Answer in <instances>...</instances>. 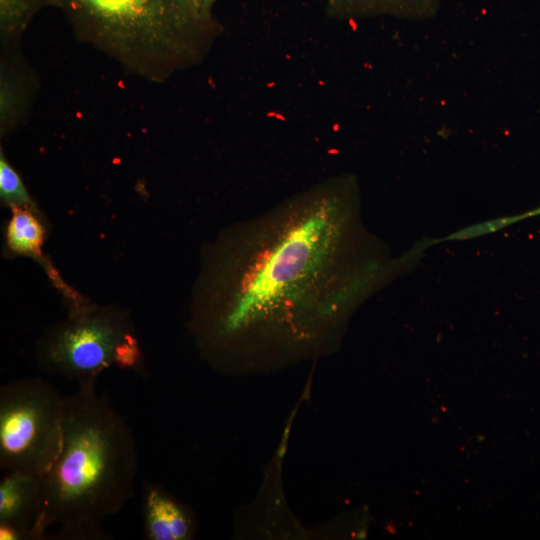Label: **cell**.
Instances as JSON below:
<instances>
[{"label": "cell", "instance_id": "obj_1", "mask_svg": "<svg viewBox=\"0 0 540 540\" xmlns=\"http://www.w3.org/2000/svg\"><path fill=\"white\" fill-rule=\"evenodd\" d=\"M344 182L306 191L219 239L204 259L191 330L223 366L251 327L327 321L359 296L378 268L342 277L351 206Z\"/></svg>", "mask_w": 540, "mask_h": 540}, {"label": "cell", "instance_id": "obj_2", "mask_svg": "<svg viewBox=\"0 0 540 540\" xmlns=\"http://www.w3.org/2000/svg\"><path fill=\"white\" fill-rule=\"evenodd\" d=\"M138 472L132 431L95 384L78 386L64 397L60 452L41 476V504L35 540L50 526L58 540H102L103 522L134 494Z\"/></svg>", "mask_w": 540, "mask_h": 540}, {"label": "cell", "instance_id": "obj_3", "mask_svg": "<svg viewBox=\"0 0 540 540\" xmlns=\"http://www.w3.org/2000/svg\"><path fill=\"white\" fill-rule=\"evenodd\" d=\"M75 36L152 83L201 63L222 26L196 0H52Z\"/></svg>", "mask_w": 540, "mask_h": 540}, {"label": "cell", "instance_id": "obj_4", "mask_svg": "<svg viewBox=\"0 0 540 540\" xmlns=\"http://www.w3.org/2000/svg\"><path fill=\"white\" fill-rule=\"evenodd\" d=\"M39 369L52 376L95 384L106 369L144 373L143 356L129 314L117 307L90 306L47 329L36 344Z\"/></svg>", "mask_w": 540, "mask_h": 540}, {"label": "cell", "instance_id": "obj_5", "mask_svg": "<svg viewBox=\"0 0 540 540\" xmlns=\"http://www.w3.org/2000/svg\"><path fill=\"white\" fill-rule=\"evenodd\" d=\"M63 409L64 397L42 378L1 386V469L45 474L62 446Z\"/></svg>", "mask_w": 540, "mask_h": 540}, {"label": "cell", "instance_id": "obj_6", "mask_svg": "<svg viewBox=\"0 0 540 540\" xmlns=\"http://www.w3.org/2000/svg\"><path fill=\"white\" fill-rule=\"evenodd\" d=\"M41 477L8 470L0 481V539L35 540L33 526L41 504Z\"/></svg>", "mask_w": 540, "mask_h": 540}, {"label": "cell", "instance_id": "obj_7", "mask_svg": "<svg viewBox=\"0 0 540 540\" xmlns=\"http://www.w3.org/2000/svg\"><path fill=\"white\" fill-rule=\"evenodd\" d=\"M37 86L36 73L22 55L20 45H1V136L14 132L26 122Z\"/></svg>", "mask_w": 540, "mask_h": 540}, {"label": "cell", "instance_id": "obj_8", "mask_svg": "<svg viewBox=\"0 0 540 540\" xmlns=\"http://www.w3.org/2000/svg\"><path fill=\"white\" fill-rule=\"evenodd\" d=\"M141 511L148 540H188L195 531L189 509L157 483L144 482Z\"/></svg>", "mask_w": 540, "mask_h": 540}, {"label": "cell", "instance_id": "obj_9", "mask_svg": "<svg viewBox=\"0 0 540 540\" xmlns=\"http://www.w3.org/2000/svg\"><path fill=\"white\" fill-rule=\"evenodd\" d=\"M327 11L336 18L358 19L392 16L407 20L433 17L442 0H326Z\"/></svg>", "mask_w": 540, "mask_h": 540}, {"label": "cell", "instance_id": "obj_10", "mask_svg": "<svg viewBox=\"0 0 540 540\" xmlns=\"http://www.w3.org/2000/svg\"><path fill=\"white\" fill-rule=\"evenodd\" d=\"M12 216L6 228V245L11 253L33 257L43 263L49 276L57 286H62L59 276L51 271L42 255L45 228L40 215L34 211L13 207Z\"/></svg>", "mask_w": 540, "mask_h": 540}, {"label": "cell", "instance_id": "obj_11", "mask_svg": "<svg viewBox=\"0 0 540 540\" xmlns=\"http://www.w3.org/2000/svg\"><path fill=\"white\" fill-rule=\"evenodd\" d=\"M52 0H0L1 45L19 44L34 16Z\"/></svg>", "mask_w": 540, "mask_h": 540}, {"label": "cell", "instance_id": "obj_12", "mask_svg": "<svg viewBox=\"0 0 540 540\" xmlns=\"http://www.w3.org/2000/svg\"><path fill=\"white\" fill-rule=\"evenodd\" d=\"M0 196L5 206L27 208L39 213L21 177L9 163L2 149L0 152Z\"/></svg>", "mask_w": 540, "mask_h": 540}, {"label": "cell", "instance_id": "obj_13", "mask_svg": "<svg viewBox=\"0 0 540 540\" xmlns=\"http://www.w3.org/2000/svg\"><path fill=\"white\" fill-rule=\"evenodd\" d=\"M534 216H540V207L521 213V214L506 216V217H499L496 219L484 221L481 223H477V224L462 228L441 239H437L435 243L443 242V241L467 240V239L480 237L483 235H488L496 231H499L505 227L513 225L521 220L534 217Z\"/></svg>", "mask_w": 540, "mask_h": 540}, {"label": "cell", "instance_id": "obj_14", "mask_svg": "<svg viewBox=\"0 0 540 540\" xmlns=\"http://www.w3.org/2000/svg\"><path fill=\"white\" fill-rule=\"evenodd\" d=\"M199 6L208 13H213L212 8L216 0H196Z\"/></svg>", "mask_w": 540, "mask_h": 540}]
</instances>
